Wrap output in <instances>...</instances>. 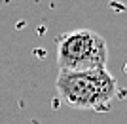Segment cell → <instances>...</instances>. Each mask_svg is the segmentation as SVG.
Returning a JSON list of instances; mask_svg holds the SVG:
<instances>
[{
    "instance_id": "cell-1",
    "label": "cell",
    "mask_w": 127,
    "mask_h": 124,
    "mask_svg": "<svg viewBox=\"0 0 127 124\" xmlns=\"http://www.w3.org/2000/svg\"><path fill=\"white\" fill-rule=\"evenodd\" d=\"M55 88L61 101L78 111H106L120 90L108 69L59 71Z\"/></svg>"
},
{
    "instance_id": "cell-2",
    "label": "cell",
    "mask_w": 127,
    "mask_h": 124,
    "mask_svg": "<svg viewBox=\"0 0 127 124\" xmlns=\"http://www.w3.org/2000/svg\"><path fill=\"white\" fill-rule=\"evenodd\" d=\"M108 46L99 32L76 29L57 38L59 71H93L106 69Z\"/></svg>"
}]
</instances>
